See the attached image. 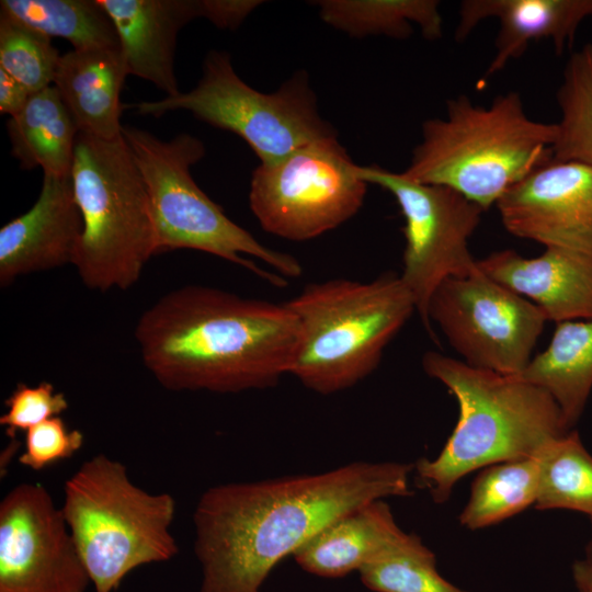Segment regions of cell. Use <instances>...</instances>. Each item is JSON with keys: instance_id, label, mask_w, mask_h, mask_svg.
<instances>
[{"instance_id": "1", "label": "cell", "mask_w": 592, "mask_h": 592, "mask_svg": "<svg viewBox=\"0 0 592 592\" xmlns=\"http://www.w3.org/2000/svg\"><path fill=\"white\" fill-rule=\"evenodd\" d=\"M413 469L414 464L354 462L207 489L193 515L200 592H259L282 559L335 520L376 500L411 496Z\"/></svg>"}, {"instance_id": "2", "label": "cell", "mask_w": 592, "mask_h": 592, "mask_svg": "<svg viewBox=\"0 0 592 592\" xmlns=\"http://www.w3.org/2000/svg\"><path fill=\"white\" fill-rule=\"evenodd\" d=\"M135 339L164 388L236 394L275 386L289 374L299 325L286 303L187 285L143 312Z\"/></svg>"}, {"instance_id": "3", "label": "cell", "mask_w": 592, "mask_h": 592, "mask_svg": "<svg viewBox=\"0 0 592 592\" xmlns=\"http://www.w3.org/2000/svg\"><path fill=\"white\" fill-rule=\"evenodd\" d=\"M422 366L459 407L457 424L437 457L414 464L417 480L436 503L447 501L469 473L537 456L570 431L553 397L521 375L476 368L433 351L423 355Z\"/></svg>"}, {"instance_id": "4", "label": "cell", "mask_w": 592, "mask_h": 592, "mask_svg": "<svg viewBox=\"0 0 592 592\" xmlns=\"http://www.w3.org/2000/svg\"><path fill=\"white\" fill-rule=\"evenodd\" d=\"M557 124L534 121L517 92L488 106L459 95L446 116L426 119L422 140L401 173L418 183L452 189L483 210L554 158Z\"/></svg>"}, {"instance_id": "5", "label": "cell", "mask_w": 592, "mask_h": 592, "mask_svg": "<svg viewBox=\"0 0 592 592\" xmlns=\"http://www.w3.org/2000/svg\"><path fill=\"white\" fill-rule=\"evenodd\" d=\"M286 304L299 325L289 374L321 395L348 389L373 373L385 348L417 311L412 295L392 273L366 283H311Z\"/></svg>"}, {"instance_id": "6", "label": "cell", "mask_w": 592, "mask_h": 592, "mask_svg": "<svg viewBox=\"0 0 592 592\" xmlns=\"http://www.w3.org/2000/svg\"><path fill=\"white\" fill-rule=\"evenodd\" d=\"M122 135L146 184L156 234V252L191 249L243 266L275 287L303 273L287 253L270 249L234 223L195 183L191 167L205 156L189 134L161 140L123 125Z\"/></svg>"}, {"instance_id": "7", "label": "cell", "mask_w": 592, "mask_h": 592, "mask_svg": "<svg viewBox=\"0 0 592 592\" xmlns=\"http://www.w3.org/2000/svg\"><path fill=\"white\" fill-rule=\"evenodd\" d=\"M64 494L61 510L95 592H113L135 568L178 554L174 499L137 487L122 463L93 456L65 482Z\"/></svg>"}, {"instance_id": "8", "label": "cell", "mask_w": 592, "mask_h": 592, "mask_svg": "<svg viewBox=\"0 0 592 592\" xmlns=\"http://www.w3.org/2000/svg\"><path fill=\"white\" fill-rule=\"evenodd\" d=\"M71 180L83 229L73 265L90 289H127L156 254L146 184L123 135L77 136Z\"/></svg>"}, {"instance_id": "9", "label": "cell", "mask_w": 592, "mask_h": 592, "mask_svg": "<svg viewBox=\"0 0 592 592\" xmlns=\"http://www.w3.org/2000/svg\"><path fill=\"white\" fill-rule=\"evenodd\" d=\"M139 114L161 116L185 110L196 118L241 137L260 163L278 160L320 139L337 136L318 113L305 72L294 75L277 91L254 90L236 73L227 53L212 50L203 76L189 92L135 105Z\"/></svg>"}, {"instance_id": "10", "label": "cell", "mask_w": 592, "mask_h": 592, "mask_svg": "<svg viewBox=\"0 0 592 592\" xmlns=\"http://www.w3.org/2000/svg\"><path fill=\"white\" fill-rule=\"evenodd\" d=\"M367 184L361 167L333 136L260 163L252 172L249 205L269 234L306 241L352 218Z\"/></svg>"}, {"instance_id": "11", "label": "cell", "mask_w": 592, "mask_h": 592, "mask_svg": "<svg viewBox=\"0 0 592 592\" xmlns=\"http://www.w3.org/2000/svg\"><path fill=\"white\" fill-rule=\"evenodd\" d=\"M361 175L392 194L399 205L406 238L399 276L413 297L421 322L434 338L429 301L446 278L478 271L468 240L483 209L452 189L418 183L401 172L361 167Z\"/></svg>"}, {"instance_id": "12", "label": "cell", "mask_w": 592, "mask_h": 592, "mask_svg": "<svg viewBox=\"0 0 592 592\" xmlns=\"http://www.w3.org/2000/svg\"><path fill=\"white\" fill-rule=\"evenodd\" d=\"M428 316L463 362L505 375L524 372L547 321L532 301L479 267L443 281L432 294Z\"/></svg>"}, {"instance_id": "13", "label": "cell", "mask_w": 592, "mask_h": 592, "mask_svg": "<svg viewBox=\"0 0 592 592\" xmlns=\"http://www.w3.org/2000/svg\"><path fill=\"white\" fill-rule=\"evenodd\" d=\"M91 583L61 508L21 483L0 503V592H86Z\"/></svg>"}, {"instance_id": "14", "label": "cell", "mask_w": 592, "mask_h": 592, "mask_svg": "<svg viewBox=\"0 0 592 592\" xmlns=\"http://www.w3.org/2000/svg\"><path fill=\"white\" fill-rule=\"evenodd\" d=\"M496 206L516 237L592 253L591 166L553 158L510 187Z\"/></svg>"}, {"instance_id": "15", "label": "cell", "mask_w": 592, "mask_h": 592, "mask_svg": "<svg viewBox=\"0 0 592 592\" xmlns=\"http://www.w3.org/2000/svg\"><path fill=\"white\" fill-rule=\"evenodd\" d=\"M83 229L71 175L44 174L41 193L0 230V284L72 264Z\"/></svg>"}, {"instance_id": "16", "label": "cell", "mask_w": 592, "mask_h": 592, "mask_svg": "<svg viewBox=\"0 0 592 592\" xmlns=\"http://www.w3.org/2000/svg\"><path fill=\"white\" fill-rule=\"evenodd\" d=\"M478 267L490 278L532 301L556 323L592 318V253L547 247L524 258L513 250L497 251Z\"/></svg>"}, {"instance_id": "17", "label": "cell", "mask_w": 592, "mask_h": 592, "mask_svg": "<svg viewBox=\"0 0 592 592\" xmlns=\"http://www.w3.org/2000/svg\"><path fill=\"white\" fill-rule=\"evenodd\" d=\"M588 16H592V0H465L455 38L465 39L488 18L499 21L496 53L485 75L489 78L522 56L532 41L547 38L561 54Z\"/></svg>"}, {"instance_id": "18", "label": "cell", "mask_w": 592, "mask_h": 592, "mask_svg": "<svg viewBox=\"0 0 592 592\" xmlns=\"http://www.w3.org/2000/svg\"><path fill=\"white\" fill-rule=\"evenodd\" d=\"M116 29L129 75L174 96L180 93L174 53L180 30L198 16V0H99Z\"/></svg>"}, {"instance_id": "19", "label": "cell", "mask_w": 592, "mask_h": 592, "mask_svg": "<svg viewBox=\"0 0 592 592\" xmlns=\"http://www.w3.org/2000/svg\"><path fill=\"white\" fill-rule=\"evenodd\" d=\"M128 75L121 47L60 56L54 86L80 133L106 140L122 136L121 91Z\"/></svg>"}, {"instance_id": "20", "label": "cell", "mask_w": 592, "mask_h": 592, "mask_svg": "<svg viewBox=\"0 0 592 592\" xmlns=\"http://www.w3.org/2000/svg\"><path fill=\"white\" fill-rule=\"evenodd\" d=\"M407 534L396 523L389 504L376 500L326 526L293 556L307 572L341 578L372 563Z\"/></svg>"}, {"instance_id": "21", "label": "cell", "mask_w": 592, "mask_h": 592, "mask_svg": "<svg viewBox=\"0 0 592 592\" xmlns=\"http://www.w3.org/2000/svg\"><path fill=\"white\" fill-rule=\"evenodd\" d=\"M521 376L553 397L570 429L592 389V318L557 323L546 350Z\"/></svg>"}, {"instance_id": "22", "label": "cell", "mask_w": 592, "mask_h": 592, "mask_svg": "<svg viewBox=\"0 0 592 592\" xmlns=\"http://www.w3.org/2000/svg\"><path fill=\"white\" fill-rule=\"evenodd\" d=\"M12 155L23 169L70 175L79 129L55 88L31 94L20 113L7 122Z\"/></svg>"}, {"instance_id": "23", "label": "cell", "mask_w": 592, "mask_h": 592, "mask_svg": "<svg viewBox=\"0 0 592 592\" xmlns=\"http://www.w3.org/2000/svg\"><path fill=\"white\" fill-rule=\"evenodd\" d=\"M322 21L354 37L386 35L406 38L412 24L428 39L442 36L436 0H321L312 2Z\"/></svg>"}, {"instance_id": "24", "label": "cell", "mask_w": 592, "mask_h": 592, "mask_svg": "<svg viewBox=\"0 0 592 592\" xmlns=\"http://www.w3.org/2000/svg\"><path fill=\"white\" fill-rule=\"evenodd\" d=\"M2 12L73 49L119 48L113 21L99 0H2Z\"/></svg>"}, {"instance_id": "25", "label": "cell", "mask_w": 592, "mask_h": 592, "mask_svg": "<svg viewBox=\"0 0 592 592\" xmlns=\"http://www.w3.org/2000/svg\"><path fill=\"white\" fill-rule=\"evenodd\" d=\"M538 480V455L482 468L459 515L460 524L469 530H480L535 505Z\"/></svg>"}, {"instance_id": "26", "label": "cell", "mask_w": 592, "mask_h": 592, "mask_svg": "<svg viewBox=\"0 0 592 592\" xmlns=\"http://www.w3.org/2000/svg\"><path fill=\"white\" fill-rule=\"evenodd\" d=\"M535 508L572 510L592 516V455L576 431L555 439L538 455Z\"/></svg>"}, {"instance_id": "27", "label": "cell", "mask_w": 592, "mask_h": 592, "mask_svg": "<svg viewBox=\"0 0 592 592\" xmlns=\"http://www.w3.org/2000/svg\"><path fill=\"white\" fill-rule=\"evenodd\" d=\"M557 101L561 118L557 123L554 159L592 167V44L570 57Z\"/></svg>"}, {"instance_id": "28", "label": "cell", "mask_w": 592, "mask_h": 592, "mask_svg": "<svg viewBox=\"0 0 592 592\" xmlns=\"http://www.w3.org/2000/svg\"><path fill=\"white\" fill-rule=\"evenodd\" d=\"M358 572L375 592H466L439 573L434 554L414 534Z\"/></svg>"}, {"instance_id": "29", "label": "cell", "mask_w": 592, "mask_h": 592, "mask_svg": "<svg viewBox=\"0 0 592 592\" xmlns=\"http://www.w3.org/2000/svg\"><path fill=\"white\" fill-rule=\"evenodd\" d=\"M52 37L0 12V68L32 93L54 83L60 59Z\"/></svg>"}, {"instance_id": "30", "label": "cell", "mask_w": 592, "mask_h": 592, "mask_svg": "<svg viewBox=\"0 0 592 592\" xmlns=\"http://www.w3.org/2000/svg\"><path fill=\"white\" fill-rule=\"evenodd\" d=\"M4 405L7 412L0 417V424L4 426L10 437H14L20 431L26 432L50 418L58 417L68 409L65 395L57 392L48 382H42L36 386L18 384Z\"/></svg>"}, {"instance_id": "31", "label": "cell", "mask_w": 592, "mask_h": 592, "mask_svg": "<svg viewBox=\"0 0 592 592\" xmlns=\"http://www.w3.org/2000/svg\"><path fill=\"white\" fill-rule=\"evenodd\" d=\"M83 444V434L68 430L60 417L50 418L25 432V449L19 462L34 470H41L59 460L71 457Z\"/></svg>"}, {"instance_id": "32", "label": "cell", "mask_w": 592, "mask_h": 592, "mask_svg": "<svg viewBox=\"0 0 592 592\" xmlns=\"http://www.w3.org/2000/svg\"><path fill=\"white\" fill-rule=\"evenodd\" d=\"M259 0H198V16L219 29H237L258 8Z\"/></svg>"}, {"instance_id": "33", "label": "cell", "mask_w": 592, "mask_h": 592, "mask_svg": "<svg viewBox=\"0 0 592 592\" xmlns=\"http://www.w3.org/2000/svg\"><path fill=\"white\" fill-rule=\"evenodd\" d=\"M32 92L19 80L0 68V112L16 115L27 103Z\"/></svg>"}, {"instance_id": "34", "label": "cell", "mask_w": 592, "mask_h": 592, "mask_svg": "<svg viewBox=\"0 0 592 592\" xmlns=\"http://www.w3.org/2000/svg\"><path fill=\"white\" fill-rule=\"evenodd\" d=\"M573 578L578 589L577 592H592V576L581 561H578L573 567Z\"/></svg>"}, {"instance_id": "35", "label": "cell", "mask_w": 592, "mask_h": 592, "mask_svg": "<svg viewBox=\"0 0 592 592\" xmlns=\"http://www.w3.org/2000/svg\"><path fill=\"white\" fill-rule=\"evenodd\" d=\"M590 519H591V536L587 545L584 561L588 565L592 566V516Z\"/></svg>"}, {"instance_id": "36", "label": "cell", "mask_w": 592, "mask_h": 592, "mask_svg": "<svg viewBox=\"0 0 592 592\" xmlns=\"http://www.w3.org/2000/svg\"><path fill=\"white\" fill-rule=\"evenodd\" d=\"M588 572L592 576V566L588 565L584 560L581 561Z\"/></svg>"}]
</instances>
